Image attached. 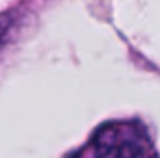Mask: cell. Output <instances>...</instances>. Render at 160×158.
<instances>
[{
	"label": "cell",
	"instance_id": "cell-1",
	"mask_svg": "<svg viewBox=\"0 0 160 158\" xmlns=\"http://www.w3.org/2000/svg\"><path fill=\"white\" fill-rule=\"evenodd\" d=\"M91 153L102 158H145L157 151L147 128L138 121H110L101 125L89 141Z\"/></svg>",
	"mask_w": 160,
	"mask_h": 158
},
{
	"label": "cell",
	"instance_id": "cell-2",
	"mask_svg": "<svg viewBox=\"0 0 160 158\" xmlns=\"http://www.w3.org/2000/svg\"><path fill=\"white\" fill-rule=\"evenodd\" d=\"M21 26V15L17 11L0 13V52L6 48V45L13 39L17 28Z\"/></svg>",
	"mask_w": 160,
	"mask_h": 158
}]
</instances>
